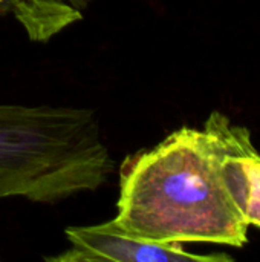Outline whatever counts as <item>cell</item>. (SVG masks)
Listing matches in <instances>:
<instances>
[{"label":"cell","mask_w":260,"mask_h":262,"mask_svg":"<svg viewBox=\"0 0 260 262\" xmlns=\"http://www.w3.org/2000/svg\"><path fill=\"white\" fill-rule=\"evenodd\" d=\"M259 163L250 132L213 112L123 163L112 221L144 241L242 247Z\"/></svg>","instance_id":"6da1fadb"},{"label":"cell","mask_w":260,"mask_h":262,"mask_svg":"<svg viewBox=\"0 0 260 262\" xmlns=\"http://www.w3.org/2000/svg\"><path fill=\"white\" fill-rule=\"evenodd\" d=\"M113 158L90 109L0 104V198L58 203L100 189Z\"/></svg>","instance_id":"7a4b0ae2"},{"label":"cell","mask_w":260,"mask_h":262,"mask_svg":"<svg viewBox=\"0 0 260 262\" xmlns=\"http://www.w3.org/2000/svg\"><path fill=\"white\" fill-rule=\"evenodd\" d=\"M66 238L70 247L58 255L48 256L52 262H208L230 261L227 255H195L185 252L181 243H152L121 232L113 221L69 227Z\"/></svg>","instance_id":"3957f363"},{"label":"cell","mask_w":260,"mask_h":262,"mask_svg":"<svg viewBox=\"0 0 260 262\" xmlns=\"http://www.w3.org/2000/svg\"><path fill=\"white\" fill-rule=\"evenodd\" d=\"M90 2L93 0H0V15L12 14L31 40L46 41L80 20Z\"/></svg>","instance_id":"277c9868"}]
</instances>
